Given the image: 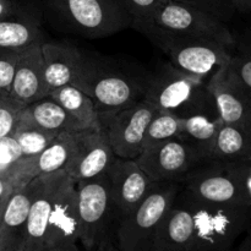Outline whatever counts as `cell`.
<instances>
[{"instance_id":"cell-2","label":"cell","mask_w":251,"mask_h":251,"mask_svg":"<svg viewBox=\"0 0 251 251\" xmlns=\"http://www.w3.org/2000/svg\"><path fill=\"white\" fill-rule=\"evenodd\" d=\"M131 27L161 49L174 68L203 80H210L229 63L232 56L233 48L211 39L163 28L150 20H132Z\"/></svg>"},{"instance_id":"cell-14","label":"cell","mask_w":251,"mask_h":251,"mask_svg":"<svg viewBox=\"0 0 251 251\" xmlns=\"http://www.w3.org/2000/svg\"><path fill=\"white\" fill-rule=\"evenodd\" d=\"M77 132H61L41 153L22 156L6 173L5 178L14 188H22L38 176L65 168L76 145Z\"/></svg>"},{"instance_id":"cell-16","label":"cell","mask_w":251,"mask_h":251,"mask_svg":"<svg viewBox=\"0 0 251 251\" xmlns=\"http://www.w3.org/2000/svg\"><path fill=\"white\" fill-rule=\"evenodd\" d=\"M117 158L103 130L77 132L76 145L65 171L75 181L107 173Z\"/></svg>"},{"instance_id":"cell-12","label":"cell","mask_w":251,"mask_h":251,"mask_svg":"<svg viewBox=\"0 0 251 251\" xmlns=\"http://www.w3.org/2000/svg\"><path fill=\"white\" fill-rule=\"evenodd\" d=\"M208 90L223 123L251 130V90L228 64L208 80Z\"/></svg>"},{"instance_id":"cell-32","label":"cell","mask_w":251,"mask_h":251,"mask_svg":"<svg viewBox=\"0 0 251 251\" xmlns=\"http://www.w3.org/2000/svg\"><path fill=\"white\" fill-rule=\"evenodd\" d=\"M22 156L24 154L20 145L11 135L0 137V176H6L7 172Z\"/></svg>"},{"instance_id":"cell-4","label":"cell","mask_w":251,"mask_h":251,"mask_svg":"<svg viewBox=\"0 0 251 251\" xmlns=\"http://www.w3.org/2000/svg\"><path fill=\"white\" fill-rule=\"evenodd\" d=\"M178 196L191 207L195 218L188 251H235L251 223L245 205H206L191 201L178 190Z\"/></svg>"},{"instance_id":"cell-6","label":"cell","mask_w":251,"mask_h":251,"mask_svg":"<svg viewBox=\"0 0 251 251\" xmlns=\"http://www.w3.org/2000/svg\"><path fill=\"white\" fill-rule=\"evenodd\" d=\"M178 190L179 183L153 181L141 202L120 221L115 245L122 251H152L157 228L173 205Z\"/></svg>"},{"instance_id":"cell-10","label":"cell","mask_w":251,"mask_h":251,"mask_svg":"<svg viewBox=\"0 0 251 251\" xmlns=\"http://www.w3.org/2000/svg\"><path fill=\"white\" fill-rule=\"evenodd\" d=\"M145 20L171 31L218 42L229 48L235 46L237 37L232 33L227 22L176 0L166 1Z\"/></svg>"},{"instance_id":"cell-8","label":"cell","mask_w":251,"mask_h":251,"mask_svg":"<svg viewBox=\"0 0 251 251\" xmlns=\"http://www.w3.org/2000/svg\"><path fill=\"white\" fill-rule=\"evenodd\" d=\"M74 86L92 98L100 113L122 109L144 100L145 83L139 85L130 76L98 65L90 58H86Z\"/></svg>"},{"instance_id":"cell-36","label":"cell","mask_w":251,"mask_h":251,"mask_svg":"<svg viewBox=\"0 0 251 251\" xmlns=\"http://www.w3.org/2000/svg\"><path fill=\"white\" fill-rule=\"evenodd\" d=\"M15 188L10 180H7L5 176H0V216H1L2 211H4L5 206H6L7 201H9L10 196L14 193Z\"/></svg>"},{"instance_id":"cell-26","label":"cell","mask_w":251,"mask_h":251,"mask_svg":"<svg viewBox=\"0 0 251 251\" xmlns=\"http://www.w3.org/2000/svg\"><path fill=\"white\" fill-rule=\"evenodd\" d=\"M27 110L29 112L34 122L48 131L61 134V132H81L73 122L68 113L49 96L27 104Z\"/></svg>"},{"instance_id":"cell-7","label":"cell","mask_w":251,"mask_h":251,"mask_svg":"<svg viewBox=\"0 0 251 251\" xmlns=\"http://www.w3.org/2000/svg\"><path fill=\"white\" fill-rule=\"evenodd\" d=\"M179 191L199 203L248 206L243 185L232 162L211 159L201 162L179 183Z\"/></svg>"},{"instance_id":"cell-34","label":"cell","mask_w":251,"mask_h":251,"mask_svg":"<svg viewBox=\"0 0 251 251\" xmlns=\"http://www.w3.org/2000/svg\"><path fill=\"white\" fill-rule=\"evenodd\" d=\"M41 11L39 0H0V20Z\"/></svg>"},{"instance_id":"cell-5","label":"cell","mask_w":251,"mask_h":251,"mask_svg":"<svg viewBox=\"0 0 251 251\" xmlns=\"http://www.w3.org/2000/svg\"><path fill=\"white\" fill-rule=\"evenodd\" d=\"M78 243L85 251H96L115 244L118 221L110 198L107 173L76 181Z\"/></svg>"},{"instance_id":"cell-21","label":"cell","mask_w":251,"mask_h":251,"mask_svg":"<svg viewBox=\"0 0 251 251\" xmlns=\"http://www.w3.org/2000/svg\"><path fill=\"white\" fill-rule=\"evenodd\" d=\"M48 96L68 113L78 131L102 130L100 112L92 98L82 90L74 85H65L50 90Z\"/></svg>"},{"instance_id":"cell-30","label":"cell","mask_w":251,"mask_h":251,"mask_svg":"<svg viewBox=\"0 0 251 251\" xmlns=\"http://www.w3.org/2000/svg\"><path fill=\"white\" fill-rule=\"evenodd\" d=\"M176 1L183 2L201 11L207 12L225 22L229 21L235 12L230 0H176Z\"/></svg>"},{"instance_id":"cell-27","label":"cell","mask_w":251,"mask_h":251,"mask_svg":"<svg viewBox=\"0 0 251 251\" xmlns=\"http://www.w3.org/2000/svg\"><path fill=\"white\" fill-rule=\"evenodd\" d=\"M180 129V118L176 117L172 113L157 109L146 129L144 149L152 146V145L159 144V142L179 137Z\"/></svg>"},{"instance_id":"cell-13","label":"cell","mask_w":251,"mask_h":251,"mask_svg":"<svg viewBox=\"0 0 251 251\" xmlns=\"http://www.w3.org/2000/svg\"><path fill=\"white\" fill-rule=\"evenodd\" d=\"M107 174L113 207L120 223L141 202L153 181L142 171L136 159L117 157Z\"/></svg>"},{"instance_id":"cell-39","label":"cell","mask_w":251,"mask_h":251,"mask_svg":"<svg viewBox=\"0 0 251 251\" xmlns=\"http://www.w3.org/2000/svg\"><path fill=\"white\" fill-rule=\"evenodd\" d=\"M43 251H85L80 244H63L47 248Z\"/></svg>"},{"instance_id":"cell-38","label":"cell","mask_w":251,"mask_h":251,"mask_svg":"<svg viewBox=\"0 0 251 251\" xmlns=\"http://www.w3.org/2000/svg\"><path fill=\"white\" fill-rule=\"evenodd\" d=\"M237 251H251V228L248 229V232L243 235V238L240 239V242L238 243Z\"/></svg>"},{"instance_id":"cell-24","label":"cell","mask_w":251,"mask_h":251,"mask_svg":"<svg viewBox=\"0 0 251 251\" xmlns=\"http://www.w3.org/2000/svg\"><path fill=\"white\" fill-rule=\"evenodd\" d=\"M223 122L220 115H194L186 119H181L179 137L193 146L205 161H208L216 136Z\"/></svg>"},{"instance_id":"cell-17","label":"cell","mask_w":251,"mask_h":251,"mask_svg":"<svg viewBox=\"0 0 251 251\" xmlns=\"http://www.w3.org/2000/svg\"><path fill=\"white\" fill-rule=\"evenodd\" d=\"M46 39L37 41L22 49L17 59L10 95L27 105L47 97L49 88L44 77V59L42 43Z\"/></svg>"},{"instance_id":"cell-35","label":"cell","mask_w":251,"mask_h":251,"mask_svg":"<svg viewBox=\"0 0 251 251\" xmlns=\"http://www.w3.org/2000/svg\"><path fill=\"white\" fill-rule=\"evenodd\" d=\"M232 163L234 164L235 171H237L240 183L243 185V190H244L245 199H247V203L250 208L251 215V161L232 162ZM249 228H251V223Z\"/></svg>"},{"instance_id":"cell-33","label":"cell","mask_w":251,"mask_h":251,"mask_svg":"<svg viewBox=\"0 0 251 251\" xmlns=\"http://www.w3.org/2000/svg\"><path fill=\"white\" fill-rule=\"evenodd\" d=\"M168 0H118L132 20L147 19Z\"/></svg>"},{"instance_id":"cell-29","label":"cell","mask_w":251,"mask_h":251,"mask_svg":"<svg viewBox=\"0 0 251 251\" xmlns=\"http://www.w3.org/2000/svg\"><path fill=\"white\" fill-rule=\"evenodd\" d=\"M24 107L25 104L15 100L10 93L0 92V137L12 134Z\"/></svg>"},{"instance_id":"cell-22","label":"cell","mask_w":251,"mask_h":251,"mask_svg":"<svg viewBox=\"0 0 251 251\" xmlns=\"http://www.w3.org/2000/svg\"><path fill=\"white\" fill-rule=\"evenodd\" d=\"M42 21V11L0 20V48L22 50L34 42L46 39Z\"/></svg>"},{"instance_id":"cell-15","label":"cell","mask_w":251,"mask_h":251,"mask_svg":"<svg viewBox=\"0 0 251 251\" xmlns=\"http://www.w3.org/2000/svg\"><path fill=\"white\" fill-rule=\"evenodd\" d=\"M63 244H80L76 181L65 171L61 173L49 211L46 249Z\"/></svg>"},{"instance_id":"cell-1","label":"cell","mask_w":251,"mask_h":251,"mask_svg":"<svg viewBox=\"0 0 251 251\" xmlns=\"http://www.w3.org/2000/svg\"><path fill=\"white\" fill-rule=\"evenodd\" d=\"M39 5L51 28L82 38H107L132 24L118 0H39Z\"/></svg>"},{"instance_id":"cell-28","label":"cell","mask_w":251,"mask_h":251,"mask_svg":"<svg viewBox=\"0 0 251 251\" xmlns=\"http://www.w3.org/2000/svg\"><path fill=\"white\" fill-rule=\"evenodd\" d=\"M235 76L251 90V27L235 39L232 56L228 63Z\"/></svg>"},{"instance_id":"cell-25","label":"cell","mask_w":251,"mask_h":251,"mask_svg":"<svg viewBox=\"0 0 251 251\" xmlns=\"http://www.w3.org/2000/svg\"><path fill=\"white\" fill-rule=\"evenodd\" d=\"M58 135L59 134L48 131L39 126L25 105L20 113L11 136L20 145L22 154L25 157H31L41 153L44 149H47L51 144V141Z\"/></svg>"},{"instance_id":"cell-18","label":"cell","mask_w":251,"mask_h":251,"mask_svg":"<svg viewBox=\"0 0 251 251\" xmlns=\"http://www.w3.org/2000/svg\"><path fill=\"white\" fill-rule=\"evenodd\" d=\"M195 218L190 206L176 194L157 228L152 251H188L193 239Z\"/></svg>"},{"instance_id":"cell-40","label":"cell","mask_w":251,"mask_h":251,"mask_svg":"<svg viewBox=\"0 0 251 251\" xmlns=\"http://www.w3.org/2000/svg\"><path fill=\"white\" fill-rule=\"evenodd\" d=\"M96 251H122V250H120L115 244H108V245H105V247L100 248V249H98Z\"/></svg>"},{"instance_id":"cell-20","label":"cell","mask_w":251,"mask_h":251,"mask_svg":"<svg viewBox=\"0 0 251 251\" xmlns=\"http://www.w3.org/2000/svg\"><path fill=\"white\" fill-rule=\"evenodd\" d=\"M31 201L29 184L11 194L0 216V251H22Z\"/></svg>"},{"instance_id":"cell-11","label":"cell","mask_w":251,"mask_h":251,"mask_svg":"<svg viewBox=\"0 0 251 251\" xmlns=\"http://www.w3.org/2000/svg\"><path fill=\"white\" fill-rule=\"evenodd\" d=\"M203 161V157L180 137L146 147L136 158L152 181L173 183H180L191 169Z\"/></svg>"},{"instance_id":"cell-23","label":"cell","mask_w":251,"mask_h":251,"mask_svg":"<svg viewBox=\"0 0 251 251\" xmlns=\"http://www.w3.org/2000/svg\"><path fill=\"white\" fill-rule=\"evenodd\" d=\"M211 161H251V130L223 123L216 136Z\"/></svg>"},{"instance_id":"cell-3","label":"cell","mask_w":251,"mask_h":251,"mask_svg":"<svg viewBox=\"0 0 251 251\" xmlns=\"http://www.w3.org/2000/svg\"><path fill=\"white\" fill-rule=\"evenodd\" d=\"M144 100L180 119L218 115L208 81L183 73L171 63L159 65L145 81Z\"/></svg>"},{"instance_id":"cell-31","label":"cell","mask_w":251,"mask_h":251,"mask_svg":"<svg viewBox=\"0 0 251 251\" xmlns=\"http://www.w3.org/2000/svg\"><path fill=\"white\" fill-rule=\"evenodd\" d=\"M20 51L0 48V92L10 93Z\"/></svg>"},{"instance_id":"cell-9","label":"cell","mask_w":251,"mask_h":251,"mask_svg":"<svg viewBox=\"0 0 251 251\" xmlns=\"http://www.w3.org/2000/svg\"><path fill=\"white\" fill-rule=\"evenodd\" d=\"M156 108L145 100L112 112H100L102 130L107 135L115 156L136 159L144 149L145 134L156 113Z\"/></svg>"},{"instance_id":"cell-37","label":"cell","mask_w":251,"mask_h":251,"mask_svg":"<svg viewBox=\"0 0 251 251\" xmlns=\"http://www.w3.org/2000/svg\"><path fill=\"white\" fill-rule=\"evenodd\" d=\"M235 12L239 14H250L251 12V0H230Z\"/></svg>"},{"instance_id":"cell-19","label":"cell","mask_w":251,"mask_h":251,"mask_svg":"<svg viewBox=\"0 0 251 251\" xmlns=\"http://www.w3.org/2000/svg\"><path fill=\"white\" fill-rule=\"evenodd\" d=\"M44 77L49 91L60 86L74 85L82 71L87 56L75 46L64 42L42 43Z\"/></svg>"}]
</instances>
